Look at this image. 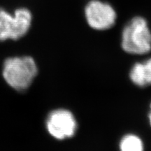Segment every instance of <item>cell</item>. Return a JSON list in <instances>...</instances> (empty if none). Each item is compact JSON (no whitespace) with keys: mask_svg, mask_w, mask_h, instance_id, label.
I'll return each instance as SVG.
<instances>
[{"mask_svg":"<svg viewBox=\"0 0 151 151\" xmlns=\"http://www.w3.org/2000/svg\"><path fill=\"white\" fill-rule=\"evenodd\" d=\"M120 151H144V146L141 139L137 135L127 134L120 142Z\"/></svg>","mask_w":151,"mask_h":151,"instance_id":"7","label":"cell"},{"mask_svg":"<svg viewBox=\"0 0 151 151\" xmlns=\"http://www.w3.org/2000/svg\"><path fill=\"white\" fill-rule=\"evenodd\" d=\"M46 127L50 135L58 140L73 137L77 131L78 124L75 116L67 109L52 111L46 120Z\"/></svg>","mask_w":151,"mask_h":151,"instance_id":"4","label":"cell"},{"mask_svg":"<svg viewBox=\"0 0 151 151\" xmlns=\"http://www.w3.org/2000/svg\"><path fill=\"white\" fill-rule=\"evenodd\" d=\"M37 73V66L31 57L10 58L4 62V78L9 86L19 91L27 89Z\"/></svg>","mask_w":151,"mask_h":151,"instance_id":"1","label":"cell"},{"mask_svg":"<svg viewBox=\"0 0 151 151\" xmlns=\"http://www.w3.org/2000/svg\"><path fill=\"white\" fill-rule=\"evenodd\" d=\"M32 14L26 9H19L14 16L0 9V41L17 40L23 37L29 30Z\"/></svg>","mask_w":151,"mask_h":151,"instance_id":"3","label":"cell"},{"mask_svg":"<svg viewBox=\"0 0 151 151\" xmlns=\"http://www.w3.org/2000/svg\"><path fill=\"white\" fill-rule=\"evenodd\" d=\"M129 78L134 84L141 88L151 86V58L134 64L130 70Z\"/></svg>","mask_w":151,"mask_h":151,"instance_id":"6","label":"cell"},{"mask_svg":"<svg viewBox=\"0 0 151 151\" xmlns=\"http://www.w3.org/2000/svg\"><path fill=\"white\" fill-rule=\"evenodd\" d=\"M87 22L96 30L110 29L116 23L117 15L110 4L98 0L90 1L85 9Z\"/></svg>","mask_w":151,"mask_h":151,"instance_id":"5","label":"cell"},{"mask_svg":"<svg viewBox=\"0 0 151 151\" xmlns=\"http://www.w3.org/2000/svg\"><path fill=\"white\" fill-rule=\"evenodd\" d=\"M150 113H149V115H148V120H149V122H150V124L151 126V104H150Z\"/></svg>","mask_w":151,"mask_h":151,"instance_id":"8","label":"cell"},{"mask_svg":"<svg viewBox=\"0 0 151 151\" xmlns=\"http://www.w3.org/2000/svg\"><path fill=\"white\" fill-rule=\"evenodd\" d=\"M121 46L131 55H145L151 50V32L142 17H134L128 22L122 33Z\"/></svg>","mask_w":151,"mask_h":151,"instance_id":"2","label":"cell"}]
</instances>
